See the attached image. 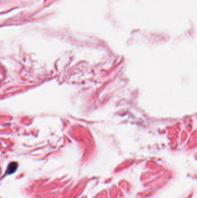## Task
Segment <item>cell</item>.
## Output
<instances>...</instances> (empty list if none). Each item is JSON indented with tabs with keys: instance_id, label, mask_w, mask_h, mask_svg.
Here are the masks:
<instances>
[{
	"instance_id": "cell-1",
	"label": "cell",
	"mask_w": 197,
	"mask_h": 198,
	"mask_svg": "<svg viewBox=\"0 0 197 198\" xmlns=\"http://www.w3.org/2000/svg\"><path fill=\"white\" fill-rule=\"evenodd\" d=\"M17 167H18L17 163H15V162L10 163L9 167L8 168V170H7L8 172V174H11V173H13V172H15Z\"/></svg>"
}]
</instances>
